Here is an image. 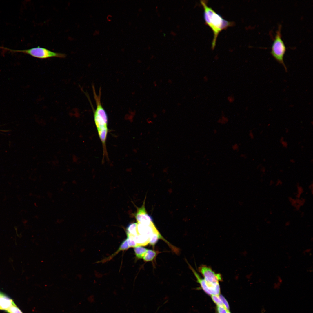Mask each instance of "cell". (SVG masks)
<instances>
[{
    "label": "cell",
    "mask_w": 313,
    "mask_h": 313,
    "mask_svg": "<svg viewBox=\"0 0 313 313\" xmlns=\"http://www.w3.org/2000/svg\"><path fill=\"white\" fill-rule=\"evenodd\" d=\"M211 298L213 301L217 305V306H222L225 307L219 295H212Z\"/></svg>",
    "instance_id": "7c38bea8"
},
{
    "label": "cell",
    "mask_w": 313,
    "mask_h": 313,
    "mask_svg": "<svg viewBox=\"0 0 313 313\" xmlns=\"http://www.w3.org/2000/svg\"><path fill=\"white\" fill-rule=\"evenodd\" d=\"M217 310L218 313H227V310L222 306H217Z\"/></svg>",
    "instance_id": "9a60e30c"
},
{
    "label": "cell",
    "mask_w": 313,
    "mask_h": 313,
    "mask_svg": "<svg viewBox=\"0 0 313 313\" xmlns=\"http://www.w3.org/2000/svg\"><path fill=\"white\" fill-rule=\"evenodd\" d=\"M6 311L8 313H23L14 303Z\"/></svg>",
    "instance_id": "8fae6325"
},
{
    "label": "cell",
    "mask_w": 313,
    "mask_h": 313,
    "mask_svg": "<svg viewBox=\"0 0 313 313\" xmlns=\"http://www.w3.org/2000/svg\"><path fill=\"white\" fill-rule=\"evenodd\" d=\"M219 296L225 308L227 310H229V307L228 303L225 298L222 295H219Z\"/></svg>",
    "instance_id": "5bb4252c"
},
{
    "label": "cell",
    "mask_w": 313,
    "mask_h": 313,
    "mask_svg": "<svg viewBox=\"0 0 313 313\" xmlns=\"http://www.w3.org/2000/svg\"><path fill=\"white\" fill-rule=\"evenodd\" d=\"M145 201L142 206L138 208L135 215L138 223L146 225H149L152 223V219L147 212L145 206Z\"/></svg>",
    "instance_id": "8992f818"
},
{
    "label": "cell",
    "mask_w": 313,
    "mask_h": 313,
    "mask_svg": "<svg viewBox=\"0 0 313 313\" xmlns=\"http://www.w3.org/2000/svg\"><path fill=\"white\" fill-rule=\"evenodd\" d=\"M1 292H0V294H1Z\"/></svg>",
    "instance_id": "ac0fdd59"
},
{
    "label": "cell",
    "mask_w": 313,
    "mask_h": 313,
    "mask_svg": "<svg viewBox=\"0 0 313 313\" xmlns=\"http://www.w3.org/2000/svg\"><path fill=\"white\" fill-rule=\"evenodd\" d=\"M129 248V247L128 245L127 241L126 239V240H125L124 241H123V242L121 244L118 250L117 251L116 253L114 254L113 255H114V254H116L117 253H118L120 251L127 249Z\"/></svg>",
    "instance_id": "4fadbf2b"
},
{
    "label": "cell",
    "mask_w": 313,
    "mask_h": 313,
    "mask_svg": "<svg viewBox=\"0 0 313 313\" xmlns=\"http://www.w3.org/2000/svg\"><path fill=\"white\" fill-rule=\"evenodd\" d=\"M0 49L11 53H22L41 59H45L53 57L64 58L66 56L65 54L54 52L39 46L22 50L12 49L3 46H0Z\"/></svg>",
    "instance_id": "3957f363"
},
{
    "label": "cell",
    "mask_w": 313,
    "mask_h": 313,
    "mask_svg": "<svg viewBox=\"0 0 313 313\" xmlns=\"http://www.w3.org/2000/svg\"><path fill=\"white\" fill-rule=\"evenodd\" d=\"M127 237L132 238L136 243L137 246H145L149 243L150 238L145 235L139 234L134 236Z\"/></svg>",
    "instance_id": "ba28073f"
},
{
    "label": "cell",
    "mask_w": 313,
    "mask_h": 313,
    "mask_svg": "<svg viewBox=\"0 0 313 313\" xmlns=\"http://www.w3.org/2000/svg\"><path fill=\"white\" fill-rule=\"evenodd\" d=\"M159 253L154 250L148 249L143 259L146 262L152 261Z\"/></svg>",
    "instance_id": "9c48e42d"
},
{
    "label": "cell",
    "mask_w": 313,
    "mask_h": 313,
    "mask_svg": "<svg viewBox=\"0 0 313 313\" xmlns=\"http://www.w3.org/2000/svg\"><path fill=\"white\" fill-rule=\"evenodd\" d=\"M92 89L96 106V109L93 111L94 121L98 135L102 143L104 155L107 156L106 142L108 131V116L101 104V89L98 95L96 93L94 86H92Z\"/></svg>",
    "instance_id": "7a4b0ae2"
},
{
    "label": "cell",
    "mask_w": 313,
    "mask_h": 313,
    "mask_svg": "<svg viewBox=\"0 0 313 313\" xmlns=\"http://www.w3.org/2000/svg\"><path fill=\"white\" fill-rule=\"evenodd\" d=\"M148 250L141 246H136L134 248L136 256L137 258L139 259L143 258Z\"/></svg>",
    "instance_id": "30bf717a"
},
{
    "label": "cell",
    "mask_w": 313,
    "mask_h": 313,
    "mask_svg": "<svg viewBox=\"0 0 313 313\" xmlns=\"http://www.w3.org/2000/svg\"><path fill=\"white\" fill-rule=\"evenodd\" d=\"M281 26L279 24L274 39L270 53L274 59L283 67L287 72V68L284 63V56L286 51V47L282 39L281 33Z\"/></svg>",
    "instance_id": "277c9868"
},
{
    "label": "cell",
    "mask_w": 313,
    "mask_h": 313,
    "mask_svg": "<svg viewBox=\"0 0 313 313\" xmlns=\"http://www.w3.org/2000/svg\"><path fill=\"white\" fill-rule=\"evenodd\" d=\"M227 313H230L229 310H227Z\"/></svg>",
    "instance_id": "e0dca14e"
},
{
    "label": "cell",
    "mask_w": 313,
    "mask_h": 313,
    "mask_svg": "<svg viewBox=\"0 0 313 313\" xmlns=\"http://www.w3.org/2000/svg\"><path fill=\"white\" fill-rule=\"evenodd\" d=\"M207 1L202 0L200 1V3L204 10L203 17L205 23L211 28L213 34L211 47L212 49L213 50L215 47L219 33L223 30L234 26V23L225 19L211 7L208 6Z\"/></svg>",
    "instance_id": "6da1fadb"
},
{
    "label": "cell",
    "mask_w": 313,
    "mask_h": 313,
    "mask_svg": "<svg viewBox=\"0 0 313 313\" xmlns=\"http://www.w3.org/2000/svg\"><path fill=\"white\" fill-rule=\"evenodd\" d=\"M14 303L12 299L1 292L0 294V310L6 311Z\"/></svg>",
    "instance_id": "52a82bcc"
},
{
    "label": "cell",
    "mask_w": 313,
    "mask_h": 313,
    "mask_svg": "<svg viewBox=\"0 0 313 313\" xmlns=\"http://www.w3.org/2000/svg\"><path fill=\"white\" fill-rule=\"evenodd\" d=\"M198 270L204 277L203 279L207 285L218 283L222 280L220 274L216 273L210 267L206 265H201L199 267Z\"/></svg>",
    "instance_id": "5b68a950"
},
{
    "label": "cell",
    "mask_w": 313,
    "mask_h": 313,
    "mask_svg": "<svg viewBox=\"0 0 313 313\" xmlns=\"http://www.w3.org/2000/svg\"><path fill=\"white\" fill-rule=\"evenodd\" d=\"M228 99L230 102H232L234 101L233 97L231 96L228 97Z\"/></svg>",
    "instance_id": "2e32d148"
}]
</instances>
